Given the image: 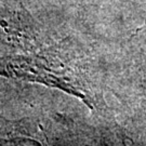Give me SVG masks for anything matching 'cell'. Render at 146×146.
<instances>
[{
	"label": "cell",
	"instance_id": "6da1fadb",
	"mask_svg": "<svg viewBox=\"0 0 146 146\" xmlns=\"http://www.w3.org/2000/svg\"><path fill=\"white\" fill-rule=\"evenodd\" d=\"M0 77L61 89L90 104L91 92L84 67L58 46L31 52L0 55Z\"/></svg>",
	"mask_w": 146,
	"mask_h": 146
},
{
	"label": "cell",
	"instance_id": "7a4b0ae2",
	"mask_svg": "<svg viewBox=\"0 0 146 146\" xmlns=\"http://www.w3.org/2000/svg\"><path fill=\"white\" fill-rule=\"evenodd\" d=\"M44 43L41 26L25 7L24 0H0V50L31 52Z\"/></svg>",
	"mask_w": 146,
	"mask_h": 146
},
{
	"label": "cell",
	"instance_id": "3957f363",
	"mask_svg": "<svg viewBox=\"0 0 146 146\" xmlns=\"http://www.w3.org/2000/svg\"><path fill=\"white\" fill-rule=\"evenodd\" d=\"M0 53H1V50H0Z\"/></svg>",
	"mask_w": 146,
	"mask_h": 146
}]
</instances>
